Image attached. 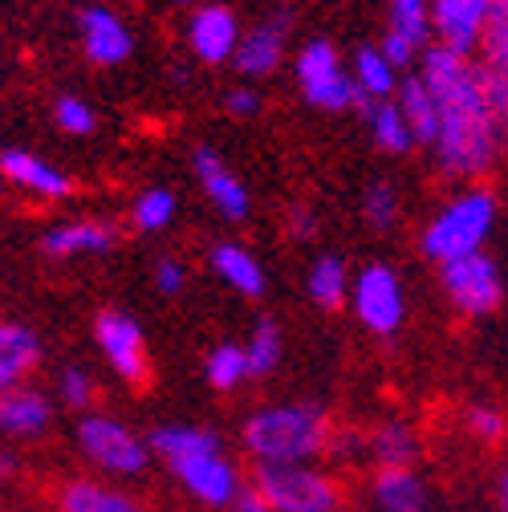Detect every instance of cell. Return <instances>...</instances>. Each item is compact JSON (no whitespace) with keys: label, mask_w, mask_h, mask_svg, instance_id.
Segmentation results:
<instances>
[{"label":"cell","mask_w":508,"mask_h":512,"mask_svg":"<svg viewBox=\"0 0 508 512\" xmlns=\"http://www.w3.org/2000/svg\"><path fill=\"white\" fill-rule=\"evenodd\" d=\"M94 342L102 350V358L110 362V370L126 382V387H151V346H147V334L143 326L135 322L131 313H122V309H102L94 317Z\"/></svg>","instance_id":"obj_7"},{"label":"cell","mask_w":508,"mask_h":512,"mask_svg":"<svg viewBox=\"0 0 508 512\" xmlns=\"http://www.w3.org/2000/svg\"><path fill=\"white\" fill-rule=\"evenodd\" d=\"M224 106H228V114H236V118H248V114H257V110H261V94H257V86L240 82V86H232V90H228Z\"/></svg>","instance_id":"obj_39"},{"label":"cell","mask_w":508,"mask_h":512,"mask_svg":"<svg viewBox=\"0 0 508 512\" xmlns=\"http://www.w3.org/2000/svg\"><path fill=\"white\" fill-rule=\"evenodd\" d=\"M0 179H9L13 187L29 191L37 200H49V204L74 196V179L66 171L41 155H33V151H21V147L0 151Z\"/></svg>","instance_id":"obj_14"},{"label":"cell","mask_w":508,"mask_h":512,"mask_svg":"<svg viewBox=\"0 0 508 512\" xmlns=\"http://www.w3.org/2000/svg\"><path fill=\"white\" fill-rule=\"evenodd\" d=\"M293 74H297L301 98H305L313 110H330V114L362 110V94H358L350 70L342 66L334 41L317 37V41L301 45L297 57H293Z\"/></svg>","instance_id":"obj_6"},{"label":"cell","mask_w":508,"mask_h":512,"mask_svg":"<svg viewBox=\"0 0 508 512\" xmlns=\"http://www.w3.org/2000/svg\"><path fill=\"white\" fill-rule=\"evenodd\" d=\"M476 61L488 78H496L508 90V0H492V17H488Z\"/></svg>","instance_id":"obj_29"},{"label":"cell","mask_w":508,"mask_h":512,"mask_svg":"<svg viewBox=\"0 0 508 512\" xmlns=\"http://www.w3.org/2000/svg\"><path fill=\"white\" fill-rule=\"evenodd\" d=\"M407 126H411V135H415V147H435L439 139V110H435V98L427 90V82L419 74H407L399 94H395Z\"/></svg>","instance_id":"obj_27"},{"label":"cell","mask_w":508,"mask_h":512,"mask_svg":"<svg viewBox=\"0 0 508 512\" xmlns=\"http://www.w3.org/2000/svg\"><path fill=\"white\" fill-rule=\"evenodd\" d=\"M334 419L322 403H277L252 411L240 427V447L252 468H293L330 456Z\"/></svg>","instance_id":"obj_2"},{"label":"cell","mask_w":508,"mask_h":512,"mask_svg":"<svg viewBox=\"0 0 508 512\" xmlns=\"http://www.w3.org/2000/svg\"><path fill=\"white\" fill-rule=\"evenodd\" d=\"M248 488L261 492V500L273 512H346L350 488L346 480L313 468V464H293V468H252Z\"/></svg>","instance_id":"obj_4"},{"label":"cell","mask_w":508,"mask_h":512,"mask_svg":"<svg viewBox=\"0 0 508 512\" xmlns=\"http://www.w3.org/2000/svg\"><path fill=\"white\" fill-rule=\"evenodd\" d=\"M78 33H82V49L98 66H122L135 49V37L126 29V21L102 5H86L78 13Z\"/></svg>","instance_id":"obj_16"},{"label":"cell","mask_w":508,"mask_h":512,"mask_svg":"<svg viewBox=\"0 0 508 512\" xmlns=\"http://www.w3.org/2000/svg\"><path fill=\"white\" fill-rule=\"evenodd\" d=\"M305 289L313 297L317 309H326V313H338L342 305H350V289H354V277L346 273V261L334 252H322L317 261L309 265L305 273Z\"/></svg>","instance_id":"obj_26"},{"label":"cell","mask_w":508,"mask_h":512,"mask_svg":"<svg viewBox=\"0 0 508 512\" xmlns=\"http://www.w3.org/2000/svg\"><path fill=\"white\" fill-rule=\"evenodd\" d=\"M74 439H78V452L98 472H106V476L131 480V476H143L147 464L155 460L151 456V443L143 435H135L131 427H126L122 419H114V415H98V411L82 415Z\"/></svg>","instance_id":"obj_5"},{"label":"cell","mask_w":508,"mask_h":512,"mask_svg":"<svg viewBox=\"0 0 508 512\" xmlns=\"http://www.w3.org/2000/svg\"><path fill=\"white\" fill-rule=\"evenodd\" d=\"M362 443H366V460L374 468H415V460L423 452V439H419L415 423H407L403 415L374 419L362 431Z\"/></svg>","instance_id":"obj_15"},{"label":"cell","mask_w":508,"mask_h":512,"mask_svg":"<svg viewBox=\"0 0 508 512\" xmlns=\"http://www.w3.org/2000/svg\"><path fill=\"white\" fill-rule=\"evenodd\" d=\"M232 512H273L265 500H261V492H252V488H244L240 492V500L232 504Z\"/></svg>","instance_id":"obj_41"},{"label":"cell","mask_w":508,"mask_h":512,"mask_svg":"<svg viewBox=\"0 0 508 512\" xmlns=\"http://www.w3.org/2000/svg\"><path fill=\"white\" fill-rule=\"evenodd\" d=\"M41 358H45L41 338L29 326L0 317V395L29 387V374L41 366Z\"/></svg>","instance_id":"obj_21"},{"label":"cell","mask_w":508,"mask_h":512,"mask_svg":"<svg viewBox=\"0 0 508 512\" xmlns=\"http://www.w3.org/2000/svg\"><path fill=\"white\" fill-rule=\"evenodd\" d=\"M171 476L183 484L187 496L200 500L204 508H232L240 500V492L248 488V476L224 452L204 456V460H192V464H179Z\"/></svg>","instance_id":"obj_11"},{"label":"cell","mask_w":508,"mask_h":512,"mask_svg":"<svg viewBox=\"0 0 508 512\" xmlns=\"http://www.w3.org/2000/svg\"><path fill=\"white\" fill-rule=\"evenodd\" d=\"M53 423V399L37 387H17L0 395V435L5 439H37Z\"/></svg>","instance_id":"obj_22"},{"label":"cell","mask_w":508,"mask_h":512,"mask_svg":"<svg viewBox=\"0 0 508 512\" xmlns=\"http://www.w3.org/2000/svg\"><path fill=\"white\" fill-rule=\"evenodd\" d=\"M350 309L362 322V330H370L374 338H395L407 322V293H403V281L395 277V269L391 265H366L354 277Z\"/></svg>","instance_id":"obj_8"},{"label":"cell","mask_w":508,"mask_h":512,"mask_svg":"<svg viewBox=\"0 0 508 512\" xmlns=\"http://www.w3.org/2000/svg\"><path fill=\"white\" fill-rule=\"evenodd\" d=\"M419 78L427 82L439 110V139L431 147L439 175L460 179L464 187L480 183L504 159V151L496 143V126L488 114L476 57L431 45L419 57Z\"/></svg>","instance_id":"obj_1"},{"label":"cell","mask_w":508,"mask_h":512,"mask_svg":"<svg viewBox=\"0 0 508 512\" xmlns=\"http://www.w3.org/2000/svg\"><path fill=\"white\" fill-rule=\"evenodd\" d=\"M175 212H179L175 191L147 187V191H139L135 204H131V224H135V232H163L175 220Z\"/></svg>","instance_id":"obj_33"},{"label":"cell","mask_w":508,"mask_h":512,"mask_svg":"<svg viewBox=\"0 0 508 512\" xmlns=\"http://www.w3.org/2000/svg\"><path fill=\"white\" fill-rule=\"evenodd\" d=\"M289 25H293V13L281 9L277 17H269V21H261V25H252V29L240 37V49H236V61H232V66L240 70V78L257 82V78H269L273 70H281Z\"/></svg>","instance_id":"obj_13"},{"label":"cell","mask_w":508,"mask_h":512,"mask_svg":"<svg viewBox=\"0 0 508 512\" xmlns=\"http://www.w3.org/2000/svg\"><path fill=\"white\" fill-rule=\"evenodd\" d=\"M53 122H57L66 135L86 139V135H94L98 114H94V106H90L86 98H78V94H61V98L53 102Z\"/></svg>","instance_id":"obj_36"},{"label":"cell","mask_w":508,"mask_h":512,"mask_svg":"<svg viewBox=\"0 0 508 512\" xmlns=\"http://www.w3.org/2000/svg\"><path fill=\"white\" fill-rule=\"evenodd\" d=\"M362 220L374 232H391L399 224V191L391 183H370L362 191Z\"/></svg>","instance_id":"obj_35"},{"label":"cell","mask_w":508,"mask_h":512,"mask_svg":"<svg viewBox=\"0 0 508 512\" xmlns=\"http://www.w3.org/2000/svg\"><path fill=\"white\" fill-rule=\"evenodd\" d=\"M114 244H118V228L110 220H61V224L45 228V236H41V252L49 261L110 252Z\"/></svg>","instance_id":"obj_17"},{"label":"cell","mask_w":508,"mask_h":512,"mask_svg":"<svg viewBox=\"0 0 508 512\" xmlns=\"http://www.w3.org/2000/svg\"><path fill=\"white\" fill-rule=\"evenodd\" d=\"M464 431L480 447H504L508 443V411L496 403H468L464 407Z\"/></svg>","instance_id":"obj_34"},{"label":"cell","mask_w":508,"mask_h":512,"mask_svg":"<svg viewBox=\"0 0 508 512\" xmlns=\"http://www.w3.org/2000/svg\"><path fill=\"white\" fill-rule=\"evenodd\" d=\"M439 285L460 317H492L504 305V277L488 252H472L439 269Z\"/></svg>","instance_id":"obj_9"},{"label":"cell","mask_w":508,"mask_h":512,"mask_svg":"<svg viewBox=\"0 0 508 512\" xmlns=\"http://www.w3.org/2000/svg\"><path fill=\"white\" fill-rule=\"evenodd\" d=\"M395 37L411 41L415 49H431V0H391V29Z\"/></svg>","instance_id":"obj_32"},{"label":"cell","mask_w":508,"mask_h":512,"mask_svg":"<svg viewBox=\"0 0 508 512\" xmlns=\"http://www.w3.org/2000/svg\"><path fill=\"white\" fill-rule=\"evenodd\" d=\"M147 443H151V456L167 464V472H175L179 464H192V460L224 452L220 435L208 431V427H196V423H159L147 435Z\"/></svg>","instance_id":"obj_18"},{"label":"cell","mask_w":508,"mask_h":512,"mask_svg":"<svg viewBox=\"0 0 508 512\" xmlns=\"http://www.w3.org/2000/svg\"><path fill=\"white\" fill-rule=\"evenodd\" d=\"M350 78L362 94V106L366 102H391L403 86V74L387 61V53L378 49V45H362L354 53V66H350Z\"/></svg>","instance_id":"obj_25"},{"label":"cell","mask_w":508,"mask_h":512,"mask_svg":"<svg viewBox=\"0 0 508 512\" xmlns=\"http://www.w3.org/2000/svg\"><path fill=\"white\" fill-rule=\"evenodd\" d=\"M492 224H496V191L488 183H468L427 220L419 248L431 265L443 269V265L460 261V256L484 252Z\"/></svg>","instance_id":"obj_3"},{"label":"cell","mask_w":508,"mask_h":512,"mask_svg":"<svg viewBox=\"0 0 508 512\" xmlns=\"http://www.w3.org/2000/svg\"><path fill=\"white\" fill-rule=\"evenodd\" d=\"M492 17V0H431V33L435 45L476 57Z\"/></svg>","instance_id":"obj_10"},{"label":"cell","mask_w":508,"mask_h":512,"mask_svg":"<svg viewBox=\"0 0 508 512\" xmlns=\"http://www.w3.org/2000/svg\"><path fill=\"white\" fill-rule=\"evenodd\" d=\"M370 496L383 512H427L431 492L415 468H374Z\"/></svg>","instance_id":"obj_23"},{"label":"cell","mask_w":508,"mask_h":512,"mask_svg":"<svg viewBox=\"0 0 508 512\" xmlns=\"http://www.w3.org/2000/svg\"><path fill=\"white\" fill-rule=\"evenodd\" d=\"M94 378L82 370V366H66L57 374V399L66 403L70 411H82V415H90V403H94Z\"/></svg>","instance_id":"obj_37"},{"label":"cell","mask_w":508,"mask_h":512,"mask_svg":"<svg viewBox=\"0 0 508 512\" xmlns=\"http://www.w3.org/2000/svg\"><path fill=\"white\" fill-rule=\"evenodd\" d=\"M171 5H187V0H171Z\"/></svg>","instance_id":"obj_44"},{"label":"cell","mask_w":508,"mask_h":512,"mask_svg":"<svg viewBox=\"0 0 508 512\" xmlns=\"http://www.w3.org/2000/svg\"><path fill=\"white\" fill-rule=\"evenodd\" d=\"M240 21L228 5H200L187 21V45L204 61V66H224V61H236L240 49Z\"/></svg>","instance_id":"obj_12"},{"label":"cell","mask_w":508,"mask_h":512,"mask_svg":"<svg viewBox=\"0 0 508 512\" xmlns=\"http://www.w3.org/2000/svg\"><path fill=\"white\" fill-rule=\"evenodd\" d=\"M196 179H200L204 196L212 200V208H216L220 216H228V220H244V216L252 212V200H248L244 179H240L216 151H208V147L196 151Z\"/></svg>","instance_id":"obj_19"},{"label":"cell","mask_w":508,"mask_h":512,"mask_svg":"<svg viewBox=\"0 0 508 512\" xmlns=\"http://www.w3.org/2000/svg\"><path fill=\"white\" fill-rule=\"evenodd\" d=\"M53 508L57 512H147L135 496H126L114 484L94 476H70L53 484Z\"/></svg>","instance_id":"obj_20"},{"label":"cell","mask_w":508,"mask_h":512,"mask_svg":"<svg viewBox=\"0 0 508 512\" xmlns=\"http://www.w3.org/2000/svg\"><path fill=\"white\" fill-rule=\"evenodd\" d=\"M204 378H208V387L228 395L236 391L240 382H248V358H244V346L240 342H220L216 350H208L204 358Z\"/></svg>","instance_id":"obj_31"},{"label":"cell","mask_w":508,"mask_h":512,"mask_svg":"<svg viewBox=\"0 0 508 512\" xmlns=\"http://www.w3.org/2000/svg\"><path fill=\"white\" fill-rule=\"evenodd\" d=\"M17 472H21V456L13 447H0V484H9Z\"/></svg>","instance_id":"obj_42"},{"label":"cell","mask_w":508,"mask_h":512,"mask_svg":"<svg viewBox=\"0 0 508 512\" xmlns=\"http://www.w3.org/2000/svg\"><path fill=\"white\" fill-rule=\"evenodd\" d=\"M187 285V265L179 261V256H159L155 261V289L163 297H179Z\"/></svg>","instance_id":"obj_38"},{"label":"cell","mask_w":508,"mask_h":512,"mask_svg":"<svg viewBox=\"0 0 508 512\" xmlns=\"http://www.w3.org/2000/svg\"><path fill=\"white\" fill-rule=\"evenodd\" d=\"M492 500H496V512H508V464L492 480Z\"/></svg>","instance_id":"obj_43"},{"label":"cell","mask_w":508,"mask_h":512,"mask_svg":"<svg viewBox=\"0 0 508 512\" xmlns=\"http://www.w3.org/2000/svg\"><path fill=\"white\" fill-rule=\"evenodd\" d=\"M362 118H366V131L374 139L378 151H387V155H407L415 147V135H411V126L399 110V102H366L362 106Z\"/></svg>","instance_id":"obj_28"},{"label":"cell","mask_w":508,"mask_h":512,"mask_svg":"<svg viewBox=\"0 0 508 512\" xmlns=\"http://www.w3.org/2000/svg\"><path fill=\"white\" fill-rule=\"evenodd\" d=\"M313 232H317V212L305 208V204H293L289 208V236L293 240H309Z\"/></svg>","instance_id":"obj_40"},{"label":"cell","mask_w":508,"mask_h":512,"mask_svg":"<svg viewBox=\"0 0 508 512\" xmlns=\"http://www.w3.org/2000/svg\"><path fill=\"white\" fill-rule=\"evenodd\" d=\"M281 354H285V342H281V326L273 317H261L252 326L248 342H244V358H248V378H269L277 366H281Z\"/></svg>","instance_id":"obj_30"},{"label":"cell","mask_w":508,"mask_h":512,"mask_svg":"<svg viewBox=\"0 0 508 512\" xmlns=\"http://www.w3.org/2000/svg\"><path fill=\"white\" fill-rule=\"evenodd\" d=\"M208 265H212V273L232 289V293H240V297H261L265 293V269H261V261L252 256L244 244H216L212 252H208Z\"/></svg>","instance_id":"obj_24"}]
</instances>
